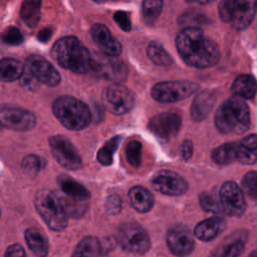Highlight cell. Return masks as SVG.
<instances>
[{"label":"cell","instance_id":"6da1fadb","mask_svg":"<svg viewBox=\"0 0 257 257\" xmlns=\"http://www.w3.org/2000/svg\"><path fill=\"white\" fill-rule=\"evenodd\" d=\"M176 46L183 60L196 68L211 67L220 59L218 45L199 27H185L176 37Z\"/></svg>","mask_w":257,"mask_h":257},{"label":"cell","instance_id":"7a4b0ae2","mask_svg":"<svg viewBox=\"0 0 257 257\" xmlns=\"http://www.w3.org/2000/svg\"><path fill=\"white\" fill-rule=\"evenodd\" d=\"M52 56L60 66L74 73H85L91 67V55L74 36H65L55 42Z\"/></svg>","mask_w":257,"mask_h":257},{"label":"cell","instance_id":"3957f363","mask_svg":"<svg viewBox=\"0 0 257 257\" xmlns=\"http://www.w3.org/2000/svg\"><path fill=\"white\" fill-rule=\"evenodd\" d=\"M215 124L223 134H242L249 128L250 112L244 98L232 96L225 100L217 109Z\"/></svg>","mask_w":257,"mask_h":257},{"label":"cell","instance_id":"277c9868","mask_svg":"<svg viewBox=\"0 0 257 257\" xmlns=\"http://www.w3.org/2000/svg\"><path fill=\"white\" fill-rule=\"evenodd\" d=\"M52 110L59 122L70 131L85 128L92 117L90 109L83 101L68 95L56 98Z\"/></svg>","mask_w":257,"mask_h":257},{"label":"cell","instance_id":"5b68a950","mask_svg":"<svg viewBox=\"0 0 257 257\" xmlns=\"http://www.w3.org/2000/svg\"><path fill=\"white\" fill-rule=\"evenodd\" d=\"M34 205L48 228L52 231H63L68 224V215L64 210L58 193L47 189L40 190L34 197Z\"/></svg>","mask_w":257,"mask_h":257},{"label":"cell","instance_id":"8992f818","mask_svg":"<svg viewBox=\"0 0 257 257\" xmlns=\"http://www.w3.org/2000/svg\"><path fill=\"white\" fill-rule=\"evenodd\" d=\"M256 8L257 0H221L218 11L222 21L243 30L252 22Z\"/></svg>","mask_w":257,"mask_h":257},{"label":"cell","instance_id":"52a82bcc","mask_svg":"<svg viewBox=\"0 0 257 257\" xmlns=\"http://www.w3.org/2000/svg\"><path fill=\"white\" fill-rule=\"evenodd\" d=\"M116 239L125 251L132 253L144 254L151 247V239L148 232L135 222L122 224L118 228Z\"/></svg>","mask_w":257,"mask_h":257},{"label":"cell","instance_id":"ba28073f","mask_svg":"<svg viewBox=\"0 0 257 257\" xmlns=\"http://www.w3.org/2000/svg\"><path fill=\"white\" fill-rule=\"evenodd\" d=\"M199 89V85L188 80L163 81L156 83L151 90L152 97L159 102H176L189 97Z\"/></svg>","mask_w":257,"mask_h":257},{"label":"cell","instance_id":"9c48e42d","mask_svg":"<svg viewBox=\"0 0 257 257\" xmlns=\"http://www.w3.org/2000/svg\"><path fill=\"white\" fill-rule=\"evenodd\" d=\"M51 154L56 162L66 170H78L82 166V159L74 145L64 136H52L48 140Z\"/></svg>","mask_w":257,"mask_h":257},{"label":"cell","instance_id":"30bf717a","mask_svg":"<svg viewBox=\"0 0 257 257\" xmlns=\"http://www.w3.org/2000/svg\"><path fill=\"white\" fill-rule=\"evenodd\" d=\"M101 99L104 107L116 115L128 112L135 104L133 91L118 83L107 86L102 92Z\"/></svg>","mask_w":257,"mask_h":257},{"label":"cell","instance_id":"8fae6325","mask_svg":"<svg viewBox=\"0 0 257 257\" xmlns=\"http://www.w3.org/2000/svg\"><path fill=\"white\" fill-rule=\"evenodd\" d=\"M0 121L3 127L26 132L35 126L36 117L27 109L10 104H3L0 110Z\"/></svg>","mask_w":257,"mask_h":257},{"label":"cell","instance_id":"7c38bea8","mask_svg":"<svg viewBox=\"0 0 257 257\" xmlns=\"http://www.w3.org/2000/svg\"><path fill=\"white\" fill-rule=\"evenodd\" d=\"M90 69L99 76L115 82L124 80L127 75V68L122 61L103 53L91 56Z\"/></svg>","mask_w":257,"mask_h":257},{"label":"cell","instance_id":"4fadbf2b","mask_svg":"<svg viewBox=\"0 0 257 257\" xmlns=\"http://www.w3.org/2000/svg\"><path fill=\"white\" fill-rule=\"evenodd\" d=\"M153 188L167 196H182L189 188L187 181L178 173L170 170L159 171L151 181Z\"/></svg>","mask_w":257,"mask_h":257},{"label":"cell","instance_id":"5bb4252c","mask_svg":"<svg viewBox=\"0 0 257 257\" xmlns=\"http://www.w3.org/2000/svg\"><path fill=\"white\" fill-rule=\"evenodd\" d=\"M219 196L223 213L233 217L241 216L244 213L246 209L245 195L236 183L225 182L220 188Z\"/></svg>","mask_w":257,"mask_h":257},{"label":"cell","instance_id":"9a60e30c","mask_svg":"<svg viewBox=\"0 0 257 257\" xmlns=\"http://www.w3.org/2000/svg\"><path fill=\"white\" fill-rule=\"evenodd\" d=\"M182 125V117L177 112L166 111L153 116L149 123V130L162 140H171L176 137Z\"/></svg>","mask_w":257,"mask_h":257},{"label":"cell","instance_id":"2e32d148","mask_svg":"<svg viewBox=\"0 0 257 257\" xmlns=\"http://www.w3.org/2000/svg\"><path fill=\"white\" fill-rule=\"evenodd\" d=\"M166 240L171 253L178 257L189 255L195 246L192 232L183 225H176L170 228Z\"/></svg>","mask_w":257,"mask_h":257},{"label":"cell","instance_id":"e0dca14e","mask_svg":"<svg viewBox=\"0 0 257 257\" xmlns=\"http://www.w3.org/2000/svg\"><path fill=\"white\" fill-rule=\"evenodd\" d=\"M26 67L35 76V78L48 86H56L60 83L61 77L56 68L44 57L31 55L27 59Z\"/></svg>","mask_w":257,"mask_h":257},{"label":"cell","instance_id":"ac0fdd59","mask_svg":"<svg viewBox=\"0 0 257 257\" xmlns=\"http://www.w3.org/2000/svg\"><path fill=\"white\" fill-rule=\"evenodd\" d=\"M90 35L101 53L111 57H117L121 53V44L111 36L105 25L101 23L93 24L90 28Z\"/></svg>","mask_w":257,"mask_h":257},{"label":"cell","instance_id":"d6986e66","mask_svg":"<svg viewBox=\"0 0 257 257\" xmlns=\"http://www.w3.org/2000/svg\"><path fill=\"white\" fill-rule=\"evenodd\" d=\"M245 240V232H235L214 248L209 257H239L244 250Z\"/></svg>","mask_w":257,"mask_h":257},{"label":"cell","instance_id":"ffe728a7","mask_svg":"<svg viewBox=\"0 0 257 257\" xmlns=\"http://www.w3.org/2000/svg\"><path fill=\"white\" fill-rule=\"evenodd\" d=\"M225 225V220L221 217H211L196 225L194 235L199 240L208 242L215 239L224 230Z\"/></svg>","mask_w":257,"mask_h":257},{"label":"cell","instance_id":"44dd1931","mask_svg":"<svg viewBox=\"0 0 257 257\" xmlns=\"http://www.w3.org/2000/svg\"><path fill=\"white\" fill-rule=\"evenodd\" d=\"M127 196L132 207L140 213H147L154 206L153 194L142 186L133 187L128 191Z\"/></svg>","mask_w":257,"mask_h":257},{"label":"cell","instance_id":"7402d4cb","mask_svg":"<svg viewBox=\"0 0 257 257\" xmlns=\"http://www.w3.org/2000/svg\"><path fill=\"white\" fill-rule=\"evenodd\" d=\"M215 103V96L209 91H202L196 95L191 105V116L200 121L205 119L211 112Z\"/></svg>","mask_w":257,"mask_h":257},{"label":"cell","instance_id":"603a6c76","mask_svg":"<svg viewBox=\"0 0 257 257\" xmlns=\"http://www.w3.org/2000/svg\"><path fill=\"white\" fill-rule=\"evenodd\" d=\"M57 183L62 193L67 196L85 201H88L90 198L89 191L82 184L78 183L76 180L68 175H59L57 178Z\"/></svg>","mask_w":257,"mask_h":257},{"label":"cell","instance_id":"cb8c5ba5","mask_svg":"<svg viewBox=\"0 0 257 257\" xmlns=\"http://www.w3.org/2000/svg\"><path fill=\"white\" fill-rule=\"evenodd\" d=\"M24 238L29 249L38 257H46L49 251V243L45 235L37 228H28L24 232Z\"/></svg>","mask_w":257,"mask_h":257},{"label":"cell","instance_id":"d4e9b609","mask_svg":"<svg viewBox=\"0 0 257 257\" xmlns=\"http://www.w3.org/2000/svg\"><path fill=\"white\" fill-rule=\"evenodd\" d=\"M231 91L234 95L244 99L253 98L257 92V81L250 74H241L233 81Z\"/></svg>","mask_w":257,"mask_h":257},{"label":"cell","instance_id":"484cf974","mask_svg":"<svg viewBox=\"0 0 257 257\" xmlns=\"http://www.w3.org/2000/svg\"><path fill=\"white\" fill-rule=\"evenodd\" d=\"M101 243L95 236L84 237L75 247L71 257H101Z\"/></svg>","mask_w":257,"mask_h":257},{"label":"cell","instance_id":"4316f807","mask_svg":"<svg viewBox=\"0 0 257 257\" xmlns=\"http://www.w3.org/2000/svg\"><path fill=\"white\" fill-rule=\"evenodd\" d=\"M20 16L28 27H35L41 17V0H24Z\"/></svg>","mask_w":257,"mask_h":257},{"label":"cell","instance_id":"83f0119b","mask_svg":"<svg viewBox=\"0 0 257 257\" xmlns=\"http://www.w3.org/2000/svg\"><path fill=\"white\" fill-rule=\"evenodd\" d=\"M25 68L21 61L14 58H3L0 62L1 79L5 82H11L19 79Z\"/></svg>","mask_w":257,"mask_h":257},{"label":"cell","instance_id":"f1b7e54d","mask_svg":"<svg viewBox=\"0 0 257 257\" xmlns=\"http://www.w3.org/2000/svg\"><path fill=\"white\" fill-rule=\"evenodd\" d=\"M237 152L238 144H223L212 152V160L218 165H229L237 161Z\"/></svg>","mask_w":257,"mask_h":257},{"label":"cell","instance_id":"f546056e","mask_svg":"<svg viewBox=\"0 0 257 257\" xmlns=\"http://www.w3.org/2000/svg\"><path fill=\"white\" fill-rule=\"evenodd\" d=\"M64 210L68 217L79 218L85 214L88 209V201L76 199L65 194H58Z\"/></svg>","mask_w":257,"mask_h":257},{"label":"cell","instance_id":"4dcf8cb0","mask_svg":"<svg viewBox=\"0 0 257 257\" xmlns=\"http://www.w3.org/2000/svg\"><path fill=\"white\" fill-rule=\"evenodd\" d=\"M147 54L150 60L157 65L169 66L173 63L172 56L166 51L164 46L157 41L150 43L147 49Z\"/></svg>","mask_w":257,"mask_h":257},{"label":"cell","instance_id":"1f68e13d","mask_svg":"<svg viewBox=\"0 0 257 257\" xmlns=\"http://www.w3.org/2000/svg\"><path fill=\"white\" fill-rule=\"evenodd\" d=\"M122 137L121 136H114L109 139L97 152L96 159L97 161L103 166H109L112 163L113 155L117 150Z\"/></svg>","mask_w":257,"mask_h":257},{"label":"cell","instance_id":"d6a6232c","mask_svg":"<svg viewBox=\"0 0 257 257\" xmlns=\"http://www.w3.org/2000/svg\"><path fill=\"white\" fill-rule=\"evenodd\" d=\"M163 9V0H144L142 3V15L148 24L154 23Z\"/></svg>","mask_w":257,"mask_h":257},{"label":"cell","instance_id":"836d02e7","mask_svg":"<svg viewBox=\"0 0 257 257\" xmlns=\"http://www.w3.org/2000/svg\"><path fill=\"white\" fill-rule=\"evenodd\" d=\"M199 202H200V206L207 212H213V213L223 212L219 194L217 195L214 192H204L200 194Z\"/></svg>","mask_w":257,"mask_h":257},{"label":"cell","instance_id":"e575fe53","mask_svg":"<svg viewBox=\"0 0 257 257\" xmlns=\"http://www.w3.org/2000/svg\"><path fill=\"white\" fill-rule=\"evenodd\" d=\"M142 149H143V146L141 142L137 140L130 141L126 144L125 151H124L125 158L127 163L134 168H138L142 164Z\"/></svg>","mask_w":257,"mask_h":257},{"label":"cell","instance_id":"d590c367","mask_svg":"<svg viewBox=\"0 0 257 257\" xmlns=\"http://www.w3.org/2000/svg\"><path fill=\"white\" fill-rule=\"evenodd\" d=\"M242 191L251 201L257 203V172H248L242 180Z\"/></svg>","mask_w":257,"mask_h":257},{"label":"cell","instance_id":"8d00e7d4","mask_svg":"<svg viewBox=\"0 0 257 257\" xmlns=\"http://www.w3.org/2000/svg\"><path fill=\"white\" fill-rule=\"evenodd\" d=\"M42 159L37 156V155H27L23 158L21 167L23 171L30 175V176H35L39 173V171L42 168Z\"/></svg>","mask_w":257,"mask_h":257},{"label":"cell","instance_id":"74e56055","mask_svg":"<svg viewBox=\"0 0 257 257\" xmlns=\"http://www.w3.org/2000/svg\"><path fill=\"white\" fill-rule=\"evenodd\" d=\"M237 161L244 165H252L257 161V150L249 149L241 144H238Z\"/></svg>","mask_w":257,"mask_h":257},{"label":"cell","instance_id":"f35d334b","mask_svg":"<svg viewBox=\"0 0 257 257\" xmlns=\"http://www.w3.org/2000/svg\"><path fill=\"white\" fill-rule=\"evenodd\" d=\"M3 41L9 45H19L23 42V35L17 27L10 26L3 33Z\"/></svg>","mask_w":257,"mask_h":257},{"label":"cell","instance_id":"ab89813d","mask_svg":"<svg viewBox=\"0 0 257 257\" xmlns=\"http://www.w3.org/2000/svg\"><path fill=\"white\" fill-rule=\"evenodd\" d=\"M105 209L108 214L115 215L118 214L121 210V199L118 195H110L106 199Z\"/></svg>","mask_w":257,"mask_h":257},{"label":"cell","instance_id":"60d3db41","mask_svg":"<svg viewBox=\"0 0 257 257\" xmlns=\"http://www.w3.org/2000/svg\"><path fill=\"white\" fill-rule=\"evenodd\" d=\"M113 20L116 22V24L125 32L131 31L132 29V22L130 19V16L124 11H116L113 14Z\"/></svg>","mask_w":257,"mask_h":257},{"label":"cell","instance_id":"b9f144b4","mask_svg":"<svg viewBox=\"0 0 257 257\" xmlns=\"http://www.w3.org/2000/svg\"><path fill=\"white\" fill-rule=\"evenodd\" d=\"M20 79V84L25 87V88H29V89H33L37 82H39L35 76L30 72V70L26 67V69L24 70L23 74L21 75V77L19 78Z\"/></svg>","mask_w":257,"mask_h":257},{"label":"cell","instance_id":"7bdbcfd3","mask_svg":"<svg viewBox=\"0 0 257 257\" xmlns=\"http://www.w3.org/2000/svg\"><path fill=\"white\" fill-rule=\"evenodd\" d=\"M4 257H26V253L20 244H12L6 249Z\"/></svg>","mask_w":257,"mask_h":257},{"label":"cell","instance_id":"ee69618b","mask_svg":"<svg viewBox=\"0 0 257 257\" xmlns=\"http://www.w3.org/2000/svg\"><path fill=\"white\" fill-rule=\"evenodd\" d=\"M193 153H194V145H193L192 141L185 140L181 147V155H182L183 159L188 161L192 157Z\"/></svg>","mask_w":257,"mask_h":257},{"label":"cell","instance_id":"f6af8a7d","mask_svg":"<svg viewBox=\"0 0 257 257\" xmlns=\"http://www.w3.org/2000/svg\"><path fill=\"white\" fill-rule=\"evenodd\" d=\"M240 144L249 149L257 150V135H249L245 137Z\"/></svg>","mask_w":257,"mask_h":257},{"label":"cell","instance_id":"bcb514c9","mask_svg":"<svg viewBox=\"0 0 257 257\" xmlns=\"http://www.w3.org/2000/svg\"><path fill=\"white\" fill-rule=\"evenodd\" d=\"M51 35H52V29L49 28V27H45V28L41 29V30L38 32V34H37V39H38L40 42L45 43V42H47V41L50 39Z\"/></svg>","mask_w":257,"mask_h":257},{"label":"cell","instance_id":"7dc6e473","mask_svg":"<svg viewBox=\"0 0 257 257\" xmlns=\"http://www.w3.org/2000/svg\"><path fill=\"white\" fill-rule=\"evenodd\" d=\"M115 241H117V239H112V238H107L103 241V243H101V248H102V252H107L109 250H111L114 247V243Z\"/></svg>","mask_w":257,"mask_h":257},{"label":"cell","instance_id":"c3c4849f","mask_svg":"<svg viewBox=\"0 0 257 257\" xmlns=\"http://www.w3.org/2000/svg\"><path fill=\"white\" fill-rule=\"evenodd\" d=\"M212 1H214V0H197V2L200 3V4H208V3L212 2Z\"/></svg>","mask_w":257,"mask_h":257},{"label":"cell","instance_id":"681fc988","mask_svg":"<svg viewBox=\"0 0 257 257\" xmlns=\"http://www.w3.org/2000/svg\"><path fill=\"white\" fill-rule=\"evenodd\" d=\"M247 257H257V251H253V252H251Z\"/></svg>","mask_w":257,"mask_h":257},{"label":"cell","instance_id":"f907efd6","mask_svg":"<svg viewBox=\"0 0 257 257\" xmlns=\"http://www.w3.org/2000/svg\"><path fill=\"white\" fill-rule=\"evenodd\" d=\"M93 1L96 3H103L105 0H93Z\"/></svg>","mask_w":257,"mask_h":257},{"label":"cell","instance_id":"816d5d0a","mask_svg":"<svg viewBox=\"0 0 257 257\" xmlns=\"http://www.w3.org/2000/svg\"><path fill=\"white\" fill-rule=\"evenodd\" d=\"M188 2H193V1H197V0H187Z\"/></svg>","mask_w":257,"mask_h":257}]
</instances>
